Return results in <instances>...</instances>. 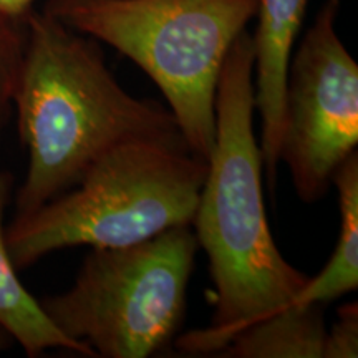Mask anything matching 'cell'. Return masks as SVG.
<instances>
[{"label": "cell", "mask_w": 358, "mask_h": 358, "mask_svg": "<svg viewBox=\"0 0 358 358\" xmlns=\"http://www.w3.org/2000/svg\"><path fill=\"white\" fill-rule=\"evenodd\" d=\"M308 0H257L254 43V106L261 116L264 171L274 187L280 163L284 93L290 53L306 17Z\"/></svg>", "instance_id": "obj_7"}, {"label": "cell", "mask_w": 358, "mask_h": 358, "mask_svg": "<svg viewBox=\"0 0 358 358\" xmlns=\"http://www.w3.org/2000/svg\"><path fill=\"white\" fill-rule=\"evenodd\" d=\"M13 111L27 173L13 217L30 214L82 179L106 151L136 138L185 140L163 103L128 93L100 42L43 10L25 19Z\"/></svg>", "instance_id": "obj_2"}, {"label": "cell", "mask_w": 358, "mask_h": 358, "mask_svg": "<svg viewBox=\"0 0 358 358\" xmlns=\"http://www.w3.org/2000/svg\"><path fill=\"white\" fill-rule=\"evenodd\" d=\"M358 357V307L357 302L343 303L337 312V322L327 329L322 358Z\"/></svg>", "instance_id": "obj_12"}, {"label": "cell", "mask_w": 358, "mask_h": 358, "mask_svg": "<svg viewBox=\"0 0 358 358\" xmlns=\"http://www.w3.org/2000/svg\"><path fill=\"white\" fill-rule=\"evenodd\" d=\"M340 0H327L290 53L280 161L295 192L315 203L358 145V65L337 32Z\"/></svg>", "instance_id": "obj_6"}, {"label": "cell", "mask_w": 358, "mask_h": 358, "mask_svg": "<svg viewBox=\"0 0 358 358\" xmlns=\"http://www.w3.org/2000/svg\"><path fill=\"white\" fill-rule=\"evenodd\" d=\"M208 159L185 140L136 138L106 151L70 189L7 224L15 267L69 248H122L191 226Z\"/></svg>", "instance_id": "obj_3"}, {"label": "cell", "mask_w": 358, "mask_h": 358, "mask_svg": "<svg viewBox=\"0 0 358 358\" xmlns=\"http://www.w3.org/2000/svg\"><path fill=\"white\" fill-rule=\"evenodd\" d=\"M196 252L192 226L122 248H92L73 285L38 299L40 306L95 358L150 357L181 329Z\"/></svg>", "instance_id": "obj_5"}, {"label": "cell", "mask_w": 358, "mask_h": 358, "mask_svg": "<svg viewBox=\"0 0 358 358\" xmlns=\"http://www.w3.org/2000/svg\"><path fill=\"white\" fill-rule=\"evenodd\" d=\"M216 134L194 217L198 248L209 259L211 325L176 337L185 353H219L237 332L287 307L308 275L277 249L262 191L264 161L254 129V43H232L216 90Z\"/></svg>", "instance_id": "obj_1"}, {"label": "cell", "mask_w": 358, "mask_h": 358, "mask_svg": "<svg viewBox=\"0 0 358 358\" xmlns=\"http://www.w3.org/2000/svg\"><path fill=\"white\" fill-rule=\"evenodd\" d=\"M337 187L340 232L332 256L315 277H308L294 303L322 306L337 301L358 287V153L340 164L332 178Z\"/></svg>", "instance_id": "obj_10"}, {"label": "cell", "mask_w": 358, "mask_h": 358, "mask_svg": "<svg viewBox=\"0 0 358 358\" xmlns=\"http://www.w3.org/2000/svg\"><path fill=\"white\" fill-rule=\"evenodd\" d=\"M12 338L8 337L7 332L3 329H0V350H6V348L10 347Z\"/></svg>", "instance_id": "obj_14"}, {"label": "cell", "mask_w": 358, "mask_h": 358, "mask_svg": "<svg viewBox=\"0 0 358 358\" xmlns=\"http://www.w3.org/2000/svg\"><path fill=\"white\" fill-rule=\"evenodd\" d=\"M13 182L12 173L0 171V329L6 330L12 342L19 343L30 358L55 348L95 358L87 347L65 337L53 325L38 299L22 284L6 236V213L13 196Z\"/></svg>", "instance_id": "obj_8"}, {"label": "cell", "mask_w": 358, "mask_h": 358, "mask_svg": "<svg viewBox=\"0 0 358 358\" xmlns=\"http://www.w3.org/2000/svg\"><path fill=\"white\" fill-rule=\"evenodd\" d=\"M25 38V20L0 17V140L13 111V93L19 82Z\"/></svg>", "instance_id": "obj_11"}, {"label": "cell", "mask_w": 358, "mask_h": 358, "mask_svg": "<svg viewBox=\"0 0 358 358\" xmlns=\"http://www.w3.org/2000/svg\"><path fill=\"white\" fill-rule=\"evenodd\" d=\"M327 325L322 306L287 307L237 332L217 355L232 358H322Z\"/></svg>", "instance_id": "obj_9"}, {"label": "cell", "mask_w": 358, "mask_h": 358, "mask_svg": "<svg viewBox=\"0 0 358 358\" xmlns=\"http://www.w3.org/2000/svg\"><path fill=\"white\" fill-rule=\"evenodd\" d=\"M42 10L140 66L163 93L187 148L208 159L219 75L257 0H47Z\"/></svg>", "instance_id": "obj_4"}, {"label": "cell", "mask_w": 358, "mask_h": 358, "mask_svg": "<svg viewBox=\"0 0 358 358\" xmlns=\"http://www.w3.org/2000/svg\"><path fill=\"white\" fill-rule=\"evenodd\" d=\"M37 0H0V17L25 20L30 12L35 10Z\"/></svg>", "instance_id": "obj_13"}]
</instances>
